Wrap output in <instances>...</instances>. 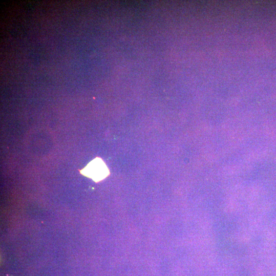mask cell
<instances>
[{"label": "cell", "mask_w": 276, "mask_h": 276, "mask_svg": "<svg viewBox=\"0 0 276 276\" xmlns=\"http://www.w3.org/2000/svg\"><path fill=\"white\" fill-rule=\"evenodd\" d=\"M84 175L92 179L95 182L101 181L106 178L109 171L103 160L99 158H95L81 171Z\"/></svg>", "instance_id": "1"}]
</instances>
